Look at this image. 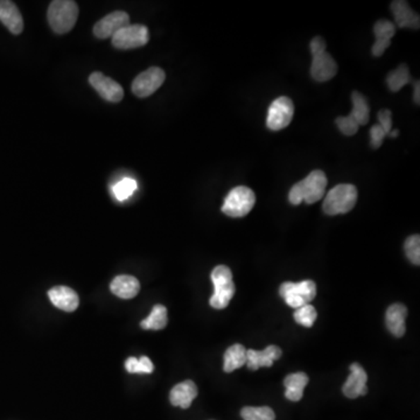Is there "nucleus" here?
Returning <instances> with one entry per match:
<instances>
[{
  "instance_id": "f257e3e1",
  "label": "nucleus",
  "mask_w": 420,
  "mask_h": 420,
  "mask_svg": "<svg viewBox=\"0 0 420 420\" xmlns=\"http://www.w3.org/2000/svg\"><path fill=\"white\" fill-rule=\"evenodd\" d=\"M327 176L323 171L316 169L307 175L306 178L293 186L289 193V200L292 205H298L301 202L308 205L316 203L323 198L327 187Z\"/></svg>"
},
{
  "instance_id": "f03ea898",
  "label": "nucleus",
  "mask_w": 420,
  "mask_h": 420,
  "mask_svg": "<svg viewBox=\"0 0 420 420\" xmlns=\"http://www.w3.org/2000/svg\"><path fill=\"white\" fill-rule=\"evenodd\" d=\"M47 17L49 26L55 33H68L78 21V4L73 0H54L48 7Z\"/></svg>"
},
{
  "instance_id": "7ed1b4c3",
  "label": "nucleus",
  "mask_w": 420,
  "mask_h": 420,
  "mask_svg": "<svg viewBox=\"0 0 420 420\" xmlns=\"http://www.w3.org/2000/svg\"><path fill=\"white\" fill-rule=\"evenodd\" d=\"M357 201V188L350 184H341L327 194L323 209L327 215H340L350 212Z\"/></svg>"
},
{
  "instance_id": "20e7f679",
  "label": "nucleus",
  "mask_w": 420,
  "mask_h": 420,
  "mask_svg": "<svg viewBox=\"0 0 420 420\" xmlns=\"http://www.w3.org/2000/svg\"><path fill=\"white\" fill-rule=\"evenodd\" d=\"M212 282L214 284V293L209 300V304L212 308H225L236 291L232 270L225 265L216 266L215 269L212 270Z\"/></svg>"
},
{
  "instance_id": "39448f33",
  "label": "nucleus",
  "mask_w": 420,
  "mask_h": 420,
  "mask_svg": "<svg viewBox=\"0 0 420 420\" xmlns=\"http://www.w3.org/2000/svg\"><path fill=\"white\" fill-rule=\"evenodd\" d=\"M256 203L255 193L246 186H239L224 198L222 212L229 217H243L251 212Z\"/></svg>"
},
{
  "instance_id": "423d86ee",
  "label": "nucleus",
  "mask_w": 420,
  "mask_h": 420,
  "mask_svg": "<svg viewBox=\"0 0 420 420\" xmlns=\"http://www.w3.org/2000/svg\"><path fill=\"white\" fill-rule=\"evenodd\" d=\"M280 294L285 303L292 308L308 305L316 296V285L313 280L300 282H284L280 285Z\"/></svg>"
},
{
  "instance_id": "0eeeda50",
  "label": "nucleus",
  "mask_w": 420,
  "mask_h": 420,
  "mask_svg": "<svg viewBox=\"0 0 420 420\" xmlns=\"http://www.w3.org/2000/svg\"><path fill=\"white\" fill-rule=\"evenodd\" d=\"M293 114H294V104L291 98L286 96L276 98L272 102V104L270 105L268 118H266V126L272 131H280L291 124Z\"/></svg>"
},
{
  "instance_id": "6e6552de",
  "label": "nucleus",
  "mask_w": 420,
  "mask_h": 420,
  "mask_svg": "<svg viewBox=\"0 0 420 420\" xmlns=\"http://www.w3.org/2000/svg\"><path fill=\"white\" fill-rule=\"evenodd\" d=\"M150 35L144 25H128L112 37V46L118 49L143 47L148 44Z\"/></svg>"
},
{
  "instance_id": "1a4fd4ad",
  "label": "nucleus",
  "mask_w": 420,
  "mask_h": 420,
  "mask_svg": "<svg viewBox=\"0 0 420 420\" xmlns=\"http://www.w3.org/2000/svg\"><path fill=\"white\" fill-rule=\"evenodd\" d=\"M165 71L162 68H148L132 82V92L139 98H146L155 94L165 82Z\"/></svg>"
},
{
  "instance_id": "9d476101",
  "label": "nucleus",
  "mask_w": 420,
  "mask_h": 420,
  "mask_svg": "<svg viewBox=\"0 0 420 420\" xmlns=\"http://www.w3.org/2000/svg\"><path fill=\"white\" fill-rule=\"evenodd\" d=\"M89 83L105 101L118 103L124 97V90L121 84L102 74L101 71L92 73L89 76Z\"/></svg>"
},
{
  "instance_id": "9b49d317",
  "label": "nucleus",
  "mask_w": 420,
  "mask_h": 420,
  "mask_svg": "<svg viewBox=\"0 0 420 420\" xmlns=\"http://www.w3.org/2000/svg\"><path fill=\"white\" fill-rule=\"evenodd\" d=\"M130 25V17L126 12L116 11L102 18L94 26L95 37L98 39H108L114 37L118 30Z\"/></svg>"
},
{
  "instance_id": "f8f14e48",
  "label": "nucleus",
  "mask_w": 420,
  "mask_h": 420,
  "mask_svg": "<svg viewBox=\"0 0 420 420\" xmlns=\"http://www.w3.org/2000/svg\"><path fill=\"white\" fill-rule=\"evenodd\" d=\"M368 375L366 370L359 364L350 366V375L347 378L346 383L343 384L342 391L344 396L350 400H355L357 397L364 396L368 392L366 388Z\"/></svg>"
},
{
  "instance_id": "ddd939ff",
  "label": "nucleus",
  "mask_w": 420,
  "mask_h": 420,
  "mask_svg": "<svg viewBox=\"0 0 420 420\" xmlns=\"http://www.w3.org/2000/svg\"><path fill=\"white\" fill-rule=\"evenodd\" d=\"M337 73V64L332 55L327 52L314 55L311 66V76L316 82H327L332 80Z\"/></svg>"
},
{
  "instance_id": "4468645a",
  "label": "nucleus",
  "mask_w": 420,
  "mask_h": 420,
  "mask_svg": "<svg viewBox=\"0 0 420 420\" xmlns=\"http://www.w3.org/2000/svg\"><path fill=\"white\" fill-rule=\"evenodd\" d=\"M0 21L14 35L23 33L24 19L17 5L10 0H0Z\"/></svg>"
},
{
  "instance_id": "2eb2a0df",
  "label": "nucleus",
  "mask_w": 420,
  "mask_h": 420,
  "mask_svg": "<svg viewBox=\"0 0 420 420\" xmlns=\"http://www.w3.org/2000/svg\"><path fill=\"white\" fill-rule=\"evenodd\" d=\"M396 33V26L393 23L389 20L377 21L375 26H373V34H375V44L371 48V53L373 56H382L384 52L387 51L389 46L391 44V39Z\"/></svg>"
},
{
  "instance_id": "dca6fc26",
  "label": "nucleus",
  "mask_w": 420,
  "mask_h": 420,
  "mask_svg": "<svg viewBox=\"0 0 420 420\" xmlns=\"http://www.w3.org/2000/svg\"><path fill=\"white\" fill-rule=\"evenodd\" d=\"M282 349L280 347L269 346L264 350H246V366L250 370H258L259 368H270L272 366L273 362L282 356Z\"/></svg>"
},
{
  "instance_id": "f3484780",
  "label": "nucleus",
  "mask_w": 420,
  "mask_h": 420,
  "mask_svg": "<svg viewBox=\"0 0 420 420\" xmlns=\"http://www.w3.org/2000/svg\"><path fill=\"white\" fill-rule=\"evenodd\" d=\"M48 296L55 307L64 312H74L80 304L78 293L67 286H55L48 292Z\"/></svg>"
},
{
  "instance_id": "a211bd4d",
  "label": "nucleus",
  "mask_w": 420,
  "mask_h": 420,
  "mask_svg": "<svg viewBox=\"0 0 420 420\" xmlns=\"http://www.w3.org/2000/svg\"><path fill=\"white\" fill-rule=\"evenodd\" d=\"M390 8L398 28H414V30H418L420 28L419 16L412 11L407 1L395 0L391 3Z\"/></svg>"
},
{
  "instance_id": "6ab92c4d",
  "label": "nucleus",
  "mask_w": 420,
  "mask_h": 420,
  "mask_svg": "<svg viewBox=\"0 0 420 420\" xmlns=\"http://www.w3.org/2000/svg\"><path fill=\"white\" fill-rule=\"evenodd\" d=\"M198 396V388L193 380H185L182 383H179L172 389L169 393V400L172 405L181 407V409H188L192 405L193 400Z\"/></svg>"
},
{
  "instance_id": "aec40b11",
  "label": "nucleus",
  "mask_w": 420,
  "mask_h": 420,
  "mask_svg": "<svg viewBox=\"0 0 420 420\" xmlns=\"http://www.w3.org/2000/svg\"><path fill=\"white\" fill-rule=\"evenodd\" d=\"M407 308L403 304H393L388 308L385 314V323L388 330L396 337H402L405 334V320Z\"/></svg>"
},
{
  "instance_id": "412c9836",
  "label": "nucleus",
  "mask_w": 420,
  "mask_h": 420,
  "mask_svg": "<svg viewBox=\"0 0 420 420\" xmlns=\"http://www.w3.org/2000/svg\"><path fill=\"white\" fill-rule=\"evenodd\" d=\"M110 289L114 296H119L121 299H132L140 291V284L136 277L124 275L116 277L112 282Z\"/></svg>"
},
{
  "instance_id": "4be33fe9",
  "label": "nucleus",
  "mask_w": 420,
  "mask_h": 420,
  "mask_svg": "<svg viewBox=\"0 0 420 420\" xmlns=\"http://www.w3.org/2000/svg\"><path fill=\"white\" fill-rule=\"evenodd\" d=\"M308 383V376L305 373H291L285 377L284 385L286 388L285 396L291 402H299L304 396V389Z\"/></svg>"
},
{
  "instance_id": "5701e85b",
  "label": "nucleus",
  "mask_w": 420,
  "mask_h": 420,
  "mask_svg": "<svg viewBox=\"0 0 420 420\" xmlns=\"http://www.w3.org/2000/svg\"><path fill=\"white\" fill-rule=\"evenodd\" d=\"M246 364V349L242 344L229 347L224 354L223 370L225 373H232L234 370L242 368Z\"/></svg>"
},
{
  "instance_id": "b1692460",
  "label": "nucleus",
  "mask_w": 420,
  "mask_h": 420,
  "mask_svg": "<svg viewBox=\"0 0 420 420\" xmlns=\"http://www.w3.org/2000/svg\"><path fill=\"white\" fill-rule=\"evenodd\" d=\"M167 308L162 305H155L151 314L143 320L140 326L143 330H160L167 326Z\"/></svg>"
},
{
  "instance_id": "393cba45",
  "label": "nucleus",
  "mask_w": 420,
  "mask_h": 420,
  "mask_svg": "<svg viewBox=\"0 0 420 420\" xmlns=\"http://www.w3.org/2000/svg\"><path fill=\"white\" fill-rule=\"evenodd\" d=\"M352 101H353V110L350 116L357 121V124H368L370 118L369 104L366 98L359 91H354L352 95Z\"/></svg>"
},
{
  "instance_id": "a878e982",
  "label": "nucleus",
  "mask_w": 420,
  "mask_h": 420,
  "mask_svg": "<svg viewBox=\"0 0 420 420\" xmlns=\"http://www.w3.org/2000/svg\"><path fill=\"white\" fill-rule=\"evenodd\" d=\"M410 80V71H409L407 64H400V67L396 68L395 71L388 75L387 84L391 91L397 92L402 88L405 87Z\"/></svg>"
},
{
  "instance_id": "bb28decb",
  "label": "nucleus",
  "mask_w": 420,
  "mask_h": 420,
  "mask_svg": "<svg viewBox=\"0 0 420 420\" xmlns=\"http://www.w3.org/2000/svg\"><path fill=\"white\" fill-rule=\"evenodd\" d=\"M241 416L244 420H275L276 414L271 407H243Z\"/></svg>"
},
{
  "instance_id": "cd10ccee",
  "label": "nucleus",
  "mask_w": 420,
  "mask_h": 420,
  "mask_svg": "<svg viewBox=\"0 0 420 420\" xmlns=\"http://www.w3.org/2000/svg\"><path fill=\"white\" fill-rule=\"evenodd\" d=\"M125 368L131 373H153L155 366L148 356L140 357L139 360L136 357H128L125 362Z\"/></svg>"
},
{
  "instance_id": "c85d7f7f",
  "label": "nucleus",
  "mask_w": 420,
  "mask_h": 420,
  "mask_svg": "<svg viewBox=\"0 0 420 420\" xmlns=\"http://www.w3.org/2000/svg\"><path fill=\"white\" fill-rule=\"evenodd\" d=\"M136 189H137V182L133 179L124 178L114 186L112 191H114V198H117L118 201H125L135 193Z\"/></svg>"
},
{
  "instance_id": "c756f323",
  "label": "nucleus",
  "mask_w": 420,
  "mask_h": 420,
  "mask_svg": "<svg viewBox=\"0 0 420 420\" xmlns=\"http://www.w3.org/2000/svg\"><path fill=\"white\" fill-rule=\"evenodd\" d=\"M293 316H294L296 323L309 328L316 323L318 313H316V309L308 304V305H305V306L300 307V308H296Z\"/></svg>"
},
{
  "instance_id": "7c9ffc66",
  "label": "nucleus",
  "mask_w": 420,
  "mask_h": 420,
  "mask_svg": "<svg viewBox=\"0 0 420 420\" xmlns=\"http://www.w3.org/2000/svg\"><path fill=\"white\" fill-rule=\"evenodd\" d=\"M405 253L412 264L419 265L420 264V236L412 235L407 237L404 244Z\"/></svg>"
},
{
  "instance_id": "2f4dec72",
  "label": "nucleus",
  "mask_w": 420,
  "mask_h": 420,
  "mask_svg": "<svg viewBox=\"0 0 420 420\" xmlns=\"http://www.w3.org/2000/svg\"><path fill=\"white\" fill-rule=\"evenodd\" d=\"M335 124L340 131L342 132L343 135L348 136V137L355 135L359 128H360V125L357 124V121L350 114L347 117L336 118Z\"/></svg>"
},
{
  "instance_id": "473e14b6",
  "label": "nucleus",
  "mask_w": 420,
  "mask_h": 420,
  "mask_svg": "<svg viewBox=\"0 0 420 420\" xmlns=\"http://www.w3.org/2000/svg\"><path fill=\"white\" fill-rule=\"evenodd\" d=\"M385 137H387V133H385L380 125H373V128H370V145H371V148H380Z\"/></svg>"
},
{
  "instance_id": "72a5a7b5",
  "label": "nucleus",
  "mask_w": 420,
  "mask_h": 420,
  "mask_svg": "<svg viewBox=\"0 0 420 420\" xmlns=\"http://www.w3.org/2000/svg\"><path fill=\"white\" fill-rule=\"evenodd\" d=\"M377 118H378V121H380V126L383 128L387 136L392 131V114H391L390 110H388V109H384V110H380L377 114Z\"/></svg>"
},
{
  "instance_id": "f704fd0d",
  "label": "nucleus",
  "mask_w": 420,
  "mask_h": 420,
  "mask_svg": "<svg viewBox=\"0 0 420 420\" xmlns=\"http://www.w3.org/2000/svg\"><path fill=\"white\" fill-rule=\"evenodd\" d=\"M309 47H311L312 56H314V55L321 54L323 52H326V42L323 40V37H316L311 41Z\"/></svg>"
},
{
  "instance_id": "c9c22d12",
  "label": "nucleus",
  "mask_w": 420,
  "mask_h": 420,
  "mask_svg": "<svg viewBox=\"0 0 420 420\" xmlns=\"http://www.w3.org/2000/svg\"><path fill=\"white\" fill-rule=\"evenodd\" d=\"M414 103L419 104L420 103V82L417 81L414 83Z\"/></svg>"
},
{
  "instance_id": "e433bc0d",
  "label": "nucleus",
  "mask_w": 420,
  "mask_h": 420,
  "mask_svg": "<svg viewBox=\"0 0 420 420\" xmlns=\"http://www.w3.org/2000/svg\"><path fill=\"white\" fill-rule=\"evenodd\" d=\"M398 135H400V131H398V130H395V131H391L388 136H390L392 138H396V137H398Z\"/></svg>"
}]
</instances>
